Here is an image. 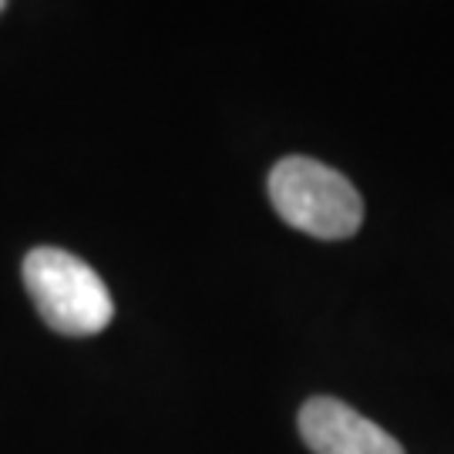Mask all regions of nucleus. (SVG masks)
Here are the masks:
<instances>
[{"label":"nucleus","mask_w":454,"mask_h":454,"mask_svg":"<svg viewBox=\"0 0 454 454\" xmlns=\"http://www.w3.org/2000/svg\"><path fill=\"white\" fill-rule=\"evenodd\" d=\"M270 202L283 223L313 239H350L364 223V199L354 182L307 155L273 165Z\"/></svg>","instance_id":"obj_1"},{"label":"nucleus","mask_w":454,"mask_h":454,"mask_svg":"<svg viewBox=\"0 0 454 454\" xmlns=\"http://www.w3.org/2000/svg\"><path fill=\"white\" fill-rule=\"evenodd\" d=\"M24 286L41 320L65 337H95L112 324L114 303L105 279L67 249L41 246L24 256Z\"/></svg>","instance_id":"obj_2"},{"label":"nucleus","mask_w":454,"mask_h":454,"mask_svg":"<svg viewBox=\"0 0 454 454\" xmlns=\"http://www.w3.org/2000/svg\"><path fill=\"white\" fill-rule=\"evenodd\" d=\"M300 434L313 454H404L401 441L337 397H309L300 407Z\"/></svg>","instance_id":"obj_3"},{"label":"nucleus","mask_w":454,"mask_h":454,"mask_svg":"<svg viewBox=\"0 0 454 454\" xmlns=\"http://www.w3.org/2000/svg\"><path fill=\"white\" fill-rule=\"evenodd\" d=\"M0 11H4V4H0Z\"/></svg>","instance_id":"obj_4"}]
</instances>
